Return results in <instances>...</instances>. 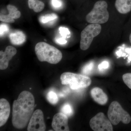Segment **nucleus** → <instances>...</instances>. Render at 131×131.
<instances>
[{
  "label": "nucleus",
  "mask_w": 131,
  "mask_h": 131,
  "mask_svg": "<svg viewBox=\"0 0 131 131\" xmlns=\"http://www.w3.org/2000/svg\"><path fill=\"white\" fill-rule=\"evenodd\" d=\"M35 99L28 91H22L13 103L12 124L16 129H24L29 123L35 107Z\"/></svg>",
  "instance_id": "f257e3e1"
},
{
  "label": "nucleus",
  "mask_w": 131,
  "mask_h": 131,
  "mask_svg": "<svg viewBox=\"0 0 131 131\" xmlns=\"http://www.w3.org/2000/svg\"><path fill=\"white\" fill-rule=\"evenodd\" d=\"M35 51L38 59L40 62L56 64L60 62L62 58V54L59 50L45 42L37 43Z\"/></svg>",
  "instance_id": "f03ea898"
},
{
  "label": "nucleus",
  "mask_w": 131,
  "mask_h": 131,
  "mask_svg": "<svg viewBox=\"0 0 131 131\" xmlns=\"http://www.w3.org/2000/svg\"><path fill=\"white\" fill-rule=\"evenodd\" d=\"M107 7V3L105 1H98L95 3L93 9L86 16L87 22L99 24L107 22L109 17Z\"/></svg>",
  "instance_id": "7ed1b4c3"
},
{
  "label": "nucleus",
  "mask_w": 131,
  "mask_h": 131,
  "mask_svg": "<svg viewBox=\"0 0 131 131\" xmlns=\"http://www.w3.org/2000/svg\"><path fill=\"white\" fill-rule=\"evenodd\" d=\"M60 79L62 84L69 85L70 88L73 90L87 88L91 83V79L88 77L70 72L62 74Z\"/></svg>",
  "instance_id": "20e7f679"
},
{
  "label": "nucleus",
  "mask_w": 131,
  "mask_h": 131,
  "mask_svg": "<svg viewBox=\"0 0 131 131\" xmlns=\"http://www.w3.org/2000/svg\"><path fill=\"white\" fill-rule=\"evenodd\" d=\"M107 115L110 122L114 125H118L121 121L123 124H127L131 121L130 114L116 101H114L110 104Z\"/></svg>",
  "instance_id": "39448f33"
},
{
  "label": "nucleus",
  "mask_w": 131,
  "mask_h": 131,
  "mask_svg": "<svg viewBox=\"0 0 131 131\" xmlns=\"http://www.w3.org/2000/svg\"><path fill=\"white\" fill-rule=\"evenodd\" d=\"M101 31V26L99 24H90L86 27L81 34L80 47L82 50L89 48L94 38L98 36Z\"/></svg>",
  "instance_id": "423d86ee"
},
{
  "label": "nucleus",
  "mask_w": 131,
  "mask_h": 131,
  "mask_svg": "<svg viewBox=\"0 0 131 131\" xmlns=\"http://www.w3.org/2000/svg\"><path fill=\"white\" fill-rule=\"evenodd\" d=\"M91 129L94 131H112L113 127L110 120L102 112L98 113L90 121Z\"/></svg>",
  "instance_id": "0eeeda50"
},
{
  "label": "nucleus",
  "mask_w": 131,
  "mask_h": 131,
  "mask_svg": "<svg viewBox=\"0 0 131 131\" xmlns=\"http://www.w3.org/2000/svg\"><path fill=\"white\" fill-rule=\"evenodd\" d=\"M28 131H44L46 127L44 121L43 113L40 109L33 113L27 127Z\"/></svg>",
  "instance_id": "6e6552de"
},
{
  "label": "nucleus",
  "mask_w": 131,
  "mask_h": 131,
  "mask_svg": "<svg viewBox=\"0 0 131 131\" xmlns=\"http://www.w3.org/2000/svg\"><path fill=\"white\" fill-rule=\"evenodd\" d=\"M68 116L62 113L56 114L53 117L52 127L56 131H69Z\"/></svg>",
  "instance_id": "1a4fd4ad"
},
{
  "label": "nucleus",
  "mask_w": 131,
  "mask_h": 131,
  "mask_svg": "<svg viewBox=\"0 0 131 131\" xmlns=\"http://www.w3.org/2000/svg\"><path fill=\"white\" fill-rule=\"evenodd\" d=\"M17 53L15 47L8 46L6 47L5 51H0V69L4 70L8 67L9 61Z\"/></svg>",
  "instance_id": "9d476101"
},
{
  "label": "nucleus",
  "mask_w": 131,
  "mask_h": 131,
  "mask_svg": "<svg viewBox=\"0 0 131 131\" xmlns=\"http://www.w3.org/2000/svg\"><path fill=\"white\" fill-rule=\"evenodd\" d=\"M8 11L7 15H1L0 20L3 22L8 23H13L15 19L19 18L21 16V13L18 10L17 8L14 6L8 5L7 7Z\"/></svg>",
  "instance_id": "9b49d317"
},
{
  "label": "nucleus",
  "mask_w": 131,
  "mask_h": 131,
  "mask_svg": "<svg viewBox=\"0 0 131 131\" xmlns=\"http://www.w3.org/2000/svg\"><path fill=\"white\" fill-rule=\"evenodd\" d=\"M10 112L9 103L6 99L0 100V126L6 124L9 118Z\"/></svg>",
  "instance_id": "f8f14e48"
},
{
  "label": "nucleus",
  "mask_w": 131,
  "mask_h": 131,
  "mask_svg": "<svg viewBox=\"0 0 131 131\" xmlns=\"http://www.w3.org/2000/svg\"><path fill=\"white\" fill-rule=\"evenodd\" d=\"M90 94L91 97L96 103L104 105L107 103L108 96L101 89L95 87L91 90Z\"/></svg>",
  "instance_id": "ddd939ff"
},
{
  "label": "nucleus",
  "mask_w": 131,
  "mask_h": 131,
  "mask_svg": "<svg viewBox=\"0 0 131 131\" xmlns=\"http://www.w3.org/2000/svg\"><path fill=\"white\" fill-rule=\"evenodd\" d=\"M115 7L121 14H125L131 11V0H116Z\"/></svg>",
  "instance_id": "4468645a"
},
{
  "label": "nucleus",
  "mask_w": 131,
  "mask_h": 131,
  "mask_svg": "<svg viewBox=\"0 0 131 131\" xmlns=\"http://www.w3.org/2000/svg\"><path fill=\"white\" fill-rule=\"evenodd\" d=\"M9 38L11 43L15 45L22 44L25 41L26 39L25 34L20 31L11 33L9 34Z\"/></svg>",
  "instance_id": "2eb2a0df"
},
{
  "label": "nucleus",
  "mask_w": 131,
  "mask_h": 131,
  "mask_svg": "<svg viewBox=\"0 0 131 131\" xmlns=\"http://www.w3.org/2000/svg\"><path fill=\"white\" fill-rule=\"evenodd\" d=\"M28 5L29 8L35 13L41 12L44 8L45 6L43 2L39 0H28Z\"/></svg>",
  "instance_id": "dca6fc26"
},
{
  "label": "nucleus",
  "mask_w": 131,
  "mask_h": 131,
  "mask_svg": "<svg viewBox=\"0 0 131 131\" xmlns=\"http://www.w3.org/2000/svg\"><path fill=\"white\" fill-rule=\"evenodd\" d=\"M58 16L54 13L50 14L40 16L39 18V21L41 23L45 24L50 21H53L57 18Z\"/></svg>",
  "instance_id": "f3484780"
},
{
  "label": "nucleus",
  "mask_w": 131,
  "mask_h": 131,
  "mask_svg": "<svg viewBox=\"0 0 131 131\" xmlns=\"http://www.w3.org/2000/svg\"><path fill=\"white\" fill-rule=\"evenodd\" d=\"M61 112L67 115L68 117L71 116L73 114V109L72 106L69 103H65L62 107Z\"/></svg>",
  "instance_id": "a211bd4d"
},
{
  "label": "nucleus",
  "mask_w": 131,
  "mask_h": 131,
  "mask_svg": "<svg viewBox=\"0 0 131 131\" xmlns=\"http://www.w3.org/2000/svg\"><path fill=\"white\" fill-rule=\"evenodd\" d=\"M48 101L52 105L57 104L58 102V97L56 93L52 91H49L47 94Z\"/></svg>",
  "instance_id": "6ab92c4d"
},
{
  "label": "nucleus",
  "mask_w": 131,
  "mask_h": 131,
  "mask_svg": "<svg viewBox=\"0 0 131 131\" xmlns=\"http://www.w3.org/2000/svg\"><path fill=\"white\" fill-rule=\"evenodd\" d=\"M94 67L93 63H89L83 67L82 70V73L84 75H89L92 72Z\"/></svg>",
  "instance_id": "aec40b11"
},
{
  "label": "nucleus",
  "mask_w": 131,
  "mask_h": 131,
  "mask_svg": "<svg viewBox=\"0 0 131 131\" xmlns=\"http://www.w3.org/2000/svg\"><path fill=\"white\" fill-rule=\"evenodd\" d=\"M122 79L124 83L131 89V73L124 74L122 76Z\"/></svg>",
  "instance_id": "412c9836"
},
{
  "label": "nucleus",
  "mask_w": 131,
  "mask_h": 131,
  "mask_svg": "<svg viewBox=\"0 0 131 131\" xmlns=\"http://www.w3.org/2000/svg\"><path fill=\"white\" fill-rule=\"evenodd\" d=\"M59 30L61 36L64 38L67 37V35L70 34V32L67 28L61 27L59 28Z\"/></svg>",
  "instance_id": "4be33fe9"
},
{
  "label": "nucleus",
  "mask_w": 131,
  "mask_h": 131,
  "mask_svg": "<svg viewBox=\"0 0 131 131\" xmlns=\"http://www.w3.org/2000/svg\"><path fill=\"white\" fill-rule=\"evenodd\" d=\"M0 34L1 37L8 31L9 29L7 25H5V24H1L0 26Z\"/></svg>",
  "instance_id": "5701e85b"
},
{
  "label": "nucleus",
  "mask_w": 131,
  "mask_h": 131,
  "mask_svg": "<svg viewBox=\"0 0 131 131\" xmlns=\"http://www.w3.org/2000/svg\"><path fill=\"white\" fill-rule=\"evenodd\" d=\"M51 4L55 8H59L62 6V2L60 0H51Z\"/></svg>",
  "instance_id": "b1692460"
},
{
  "label": "nucleus",
  "mask_w": 131,
  "mask_h": 131,
  "mask_svg": "<svg viewBox=\"0 0 131 131\" xmlns=\"http://www.w3.org/2000/svg\"><path fill=\"white\" fill-rule=\"evenodd\" d=\"M109 65V63L107 61H103L98 65V69L101 70L106 69L108 68Z\"/></svg>",
  "instance_id": "393cba45"
},
{
  "label": "nucleus",
  "mask_w": 131,
  "mask_h": 131,
  "mask_svg": "<svg viewBox=\"0 0 131 131\" xmlns=\"http://www.w3.org/2000/svg\"><path fill=\"white\" fill-rule=\"evenodd\" d=\"M56 42L59 44L64 45L65 44L67 43V41L66 40L65 38L62 37L60 38L57 39L56 40Z\"/></svg>",
  "instance_id": "a878e982"
},
{
  "label": "nucleus",
  "mask_w": 131,
  "mask_h": 131,
  "mask_svg": "<svg viewBox=\"0 0 131 131\" xmlns=\"http://www.w3.org/2000/svg\"><path fill=\"white\" fill-rule=\"evenodd\" d=\"M129 40H130V43L131 44V33L130 34V36H129Z\"/></svg>",
  "instance_id": "bb28decb"
}]
</instances>
